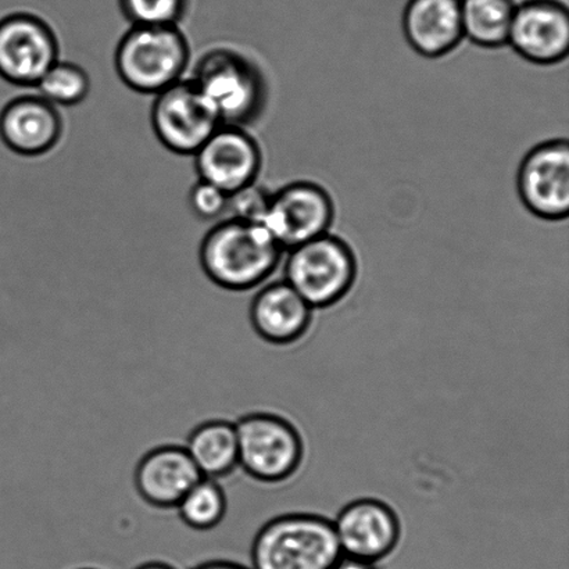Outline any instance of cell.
I'll return each mask as SVG.
<instances>
[{"instance_id":"6da1fadb","label":"cell","mask_w":569,"mask_h":569,"mask_svg":"<svg viewBox=\"0 0 569 569\" xmlns=\"http://www.w3.org/2000/svg\"><path fill=\"white\" fill-rule=\"evenodd\" d=\"M283 252L261 222L228 219L206 233L199 261L216 287L247 292L274 274Z\"/></svg>"},{"instance_id":"7a4b0ae2","label":"cell","mask_w":569,"mask_h":569,"mask_svg":"<svg viewBox=\"0 0 569 569\" xmlns=\"http://www.w3.org/2000/svg\"><path fill=\"white\" fill-rule=\"evenodd\" d=\"M345 559L333 522L316 515L272 518L250 545L252 569H337Z\"/></svg>"},{"instance_id":"3957f363","label":"cell","mask_w":569,"mask_h":569,"mask_svg":"<svg viewBox=\"0 0 569 569\" xmlns=\"http://www.w3.org/2000/svg\"><path fill=\"white\" fill-rule=\"evenodd\" d=\"M191 80L213 106L221 124H253L269 102L263 70L236 49H210L199 59Z\"/></svg>"},{"instance_id":"277c9868","label":"cell","mask_w":569,"mask_h":569,"mask_svg":"<svg viewBox=\"0 0 569 569\" xmlns=\"http://www.w3.org/2000/svg\"><path fill=\"white\" fill-rule=\"evenodd\" d=\"M191 48L178 26H132L117 44L114 66L132 91L158 94L182 80Z\"/></svg>"},{"instance_id":"5b68a950","label":"cell","mask_w":569,"mask_h":569,"mask_svg":"<svg viewBox=\"0 0 569 569\" xmlns=\"http://www.w3.org/2000/svg\"><path fill=\"white\" fill-rule=\"evenodd\" d=\"M239 468L261 483H281L298 472L305 443L287 418L269 411L244 412L236 421Z\"/></svg>"},{"instance_id":"8992f818","label":"cell","mask_w":569,"mask_h":569,"mask_svg":"<svg viewBox=\"0 0 569 569\" xmlns=\"http://www.w3.org/2000/svg\"><path fill=\"white\" fill-rule=\"evenodd\" d=\"M356 277L353 250L343 239L326 233L289 250L283 281L312 309H327L350 292Z\"/></svg>"},{"instance_id":"52a82bcc","label":"cell","mask_w":569,"mask_h":569,"mask_svg":"<svg viewBox=\"0 0 569 569\" xmlns=\"http://www.w3.org/2000/svg\"><path fill=\"white\" fill-rule=\"evenodd\" d=\"M221 126L213 106L192 80H181L156 94L152 127L170 152L193 156Z\"/></svg>"},{"instance_id":"ba28073f","label":"cell","mask_w":569,"mask_h":569,"mask_svg":"<svg viewBox=\"0 0 569 569\" xmlns=\"http://www.w3.org/2000/svg\"><path fill=\"white\" fill-rule=\"evenodd\" d=\"M59 56L58 37L41 17L13 13L0 20V78L4 81L36 88Z\"/></svg>"},{"instance_id":"9c48e42d","label":"cell","mask_w":569,"mask_h":569,"mask_svg":"<svg viewBox=\"0 0 569 569\" xmlns=\"http://www.w3.org/2000/svg\"><path fill=\"white\" fill-rule=\"evenodd\" d=\"M518 193L529 213L545 221L569 214V144L553 139L529 150L517 176Z\"/></svg>"},{"instance_id":"30bf717a","label":"cell","mask_w":569,"mask_h":569,"mask_svg":"<svg viewBox=\"0 0 569 569\" xmlns=\"http://www.w3.org/2000/svg\"><path fill=\"white\" fill-rule=\"evenodd\" d=\"M332 198L311 181L288 183L271 194L263 224L283 250L328 233L332 226Z\"/></svg>"},{"instance_id":"8fae6325","label":"cell","mask_w":569,"mask_h":569,"mask_svg":"<svg viewBox=\"0 0 569 569\" xmlns=\"http://www.w3.org/2000/svg\"><path fill=\"white\" fill-rule=\"evenodd\" d=\"M194 156L200 180L213 183L228 197L258 182L263 153L243 127L221 124Z\"/></svg>"},{"instance_id":"7c38bea8","label":"cell","mask_w":569,"mask_h":569,"mask_svg":"<svg viewBox=\"0 0 569 569\" xmlns=\"http://www.w3.org/2000/svg\"><path fill=\"white\" fill-rule=\"evenodd\" d=\"M345 559L376 565L396 549L400 521L392 507L377 499H359L346 505L335 518Z\"/></svg>"},{"instance_id":"4fadbf2b","label":"cell","mask_w":569,"mask_h":569,"mask_svg":"<svg viewBox=\"0 0 569 569\" xmlns=\"http://www.w3.org/2000/svg\"><path fill=\"white\" fill-rule=\"evenodd\" d=\"M529 63H560L569 52V14L559 0H527L517 4L509 42Z\"/></svg>"},{"instance_id":"5bb4252c","label":"cell","mask_w":569,"mask_h":569,"mask_svg":"<svg viewBox=\"0 0 569 569\" xmlns=\"http://www.w3.org/2000/svg\"><path fill=\"white\" fill-rule=\"evenodd\" d=\"M182 445L163 443L144 451L132 471V485L144 505L160 511L176 510L202 479Z\"/></svg>"},{"instance_id":"9a60e30c","label":"cell","mask_w":569,"mask_h":569,"mask_svg":"<svg viewBox=\"0 0 569 569\" xmlns=\"http://www.w3.org/2000/svg\"><path fill=\"white\" fill-rule=\"evenodd\" d=\"M58 106L39 94L10 100L0 111V139L11 152L38 158L56 148L63 136Z\"/></svg>"},{"instance_id":"2e32d148","label":"cell","mask_w":569,"mask_h":569,"mask_svg":"<svg viewBox=\"0 0 569 569\" xmlns=\"http://www.w3.org/2000/svg\"><path fill=\"white\" fill-rule=\"evenodd\" d=\"M312 310L288 282H272L260 289L250 303V326L264 342L288 346L309 331Z\"/></svg>"},{"instance_id":"e0dca14e","label":"cell","mask_w":569,"mask_h":569,"mask_svg":"<svg viewBox=\"0 0 569 569\" xmlns=\"http://www.w3.org/2000/svg\"><path fill=\"white\" fill-rule=\"evenodd\" d=\"M401 27L407 42L418 54L428 59L443 58L465 38L461 0H409Z\"/></svg>"},{"instance_id":"ac0fdd59","label":"cell","mask_w":569,"mask_h":569,"mask_svg":"<svg viewBox=\"0 0 569 569\" xmlns=\"http://www.w3.org/2000/svg\"><path fill=\"white\" fill-rule=\"evenodd\" d=\"M182 446L203 478L222 481L239 468L236 421L211 418L199 422Z\"/></svg>"},{"instance_id":"d6986e66","label":"cell","mask_w":569,"mask_h":569,"mask_svg":"<svg viewBox=\"0 0 569 569\" xmlns=\"http://www.w3.org/2000/svg\"><path fill=\"white\" fill-rule=\"evenodd\" d=\"M516 8L515 0H461L465 38L481 48L506 47Z\"/></svg>"},{"instance_id":"ffe728a7","label":"cell","mask_w":569,"mask_h":569,"mask_svg":"<svg viewBox=\"0 0 569 569\" xmlns=\"http://www.w3.org/2000/svg\"><path fill=\"white\" fill-rule=\"evenodd\" d=\"M228 503L224 485L216 479L202 478L183 496L174 511L189 531L208 533L224 522Z\"/></svg>"},{"instance_id":"44dd1931","label":"cell","mask_w":569,"mask_h":569,"mask_svg":"<svg viewBox=\"0 0 569 569\" xmlns=\"http://www.w3.org/2000/svg\"><path fill=\"white\" fill-rule=\"evenodd\" d=\"M39 97L54 106H76L91 91V78L81 66L58 61L36 86Z\"/></svg>"},{"instance_id":"7402d4cb","label":"cell","mask_w":569,"mask_h":569,"mask_svg":"<svg viewBox=\"0 0 569 569\" xmlns=\"http://www.w3.org/2000/svg\"><path fill=\"white\" fill-rule=\"evenodd\" d=\"M132 26H178L186 17L189 0H119Z\"/></svg>"},{"instance_id":"603a6c76","label":"cell","mask_w":569,"mask_h":569,"mask_svg":"<svg viewBox=\"0 0 569 569\" xmlns=\"http://www.w3.org/2000/svg\"><path fill=\"white\" fill-rule=\"evenodd\" d=\"M271 194L269 189L258 186V182L239 189L228 197L227 211L231 213L230 219L263 222L267 210H269Z\"/></svg>"},{"instance_id":"cb8c5ba5","label":"cell","mask_w":569,"mask_h":569,"mask_svg":"<svg viewBox=\"0 0 569 569\" xmlns=\"http://www.w3.org/2000/svg\"><path fill=\"white\" fill-rule=\"evenodd\" d=\"M189 206L199 219L214 220L226 213L228 194L213 183L199 180L189 193Z\"/></svg>"},{"instance_id":"d4e9b609","label":"cell","mask_w":569,"mask_h":569,"mask_svg":"<svg viewBox=\"0 0 569 569\" xmlns=\"http://www.w3.org/2000/svg\"><path fill=\"white\" fill-rule=\"evenodd\" d=\"M189 569H252L243 562L226 560V559H214L200 562V565L194 566Z\"/></svg>"},{"instance_id":"484cf974","label":"cell","mask_w":569,"mask_h":569,"mask_svg":"<svg viewBox=\"0 0 569 569\" xmlns=\"http://www.w3.org/2000/svg\"><path fill=\"white\" fill-rule=\"evenodd\" d=\"M133 569H178V568L172 565H169V562H166V561L150 560V561L142 562V565H139Z\"/></svg>"},{"instance_id":"4316f807","label":"cell","mask_w":569,"mask_h":569,"mask_svg":"<svg viewBox=\"0 0 569 569\" xmlns=\"http://www.w3.org/2000/svg\"><path fill=\"white\" fill-rule=\"evenodd\" d=\"M78 569H94V568H78Z\"/></svg>"}]
</instances>
